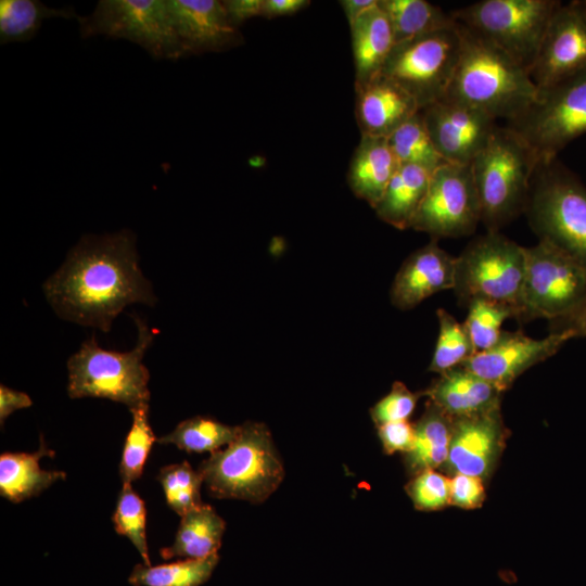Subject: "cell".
Returning <instances> with one entry per match:
<instances>
[{"label": "cell", "mask_w": 586, "mask_h": 586, "mask_svg": "<svg viewBox=\"0 0 586 586\" xmlns=\"http://www.w3.org/2000/svg\"><path fill=\"white\" fill-rule=\"evenodd\" d=\"M433 144L445 163L469 165L498 127L488 114L443 99L420 110Z\"/></svg>", "instance_id": "14"}, {"label": "cell", "mask_w": 586, "mask_h": 586, "mask_svg": "<svg viewBox=\"0 0 586 586\" xmlns=\"http://www.w3.org/2000/svg\"><path fill=\"white\" fill-rule=\"evenodd\" d=\"M438 336L429 371L438 374L456 368L476 354L464 323L444 308L436 311Z\"/></svg>", "instance_id": "33"}, {"label": "cell", "mask_w": 586, "mask_h": 586, "mask_svg": "<svg viewBox=\"0 0 586 586\" xmlns=\"http://www.w3.org/2000/svg\"><path fill=\"white\" fill-rule=\"evenodd\" d=\"M432 173L417 165L400 164L374 207L378 217L399 230L411 228Z\"/></svg>", "instance_id": "24"}, {"label": "cell", "mask_w": 586, "mask_h": 586, "mask_svg": "<svg viewBox=\"0 0 586 586\" xmlns=\"http://www.w3.org/2000/svg\"><path fill=\"white\" fill-rule=\"evenodd\" d=\"M84 39L102 35L129 40L158 60H178L187 52L177 35L167 0H100L77 17Z\"/></svg>", "instance_id": "12"}, {"label": "cell", "mask_w": 586, "mask_h": 586, "mask_svg": "<svg viewBox=\"0 0 586 586\" xmlns=\"http://www.w3.org/2000/svg\"><path fill=\"white\" fill-rule=\"evenodd\" d=\"M526 266L518 320L565 319L586 304V267L546 242L525 247Z\"/></svg>", "instance_id": "10"}, {"label": "cell", "mask_w": 586, "mask_h": 586, "mask_svg": "<svg viewBox=\"0 0 586 586\" xmlns=\"http://www.w3.org/2000/svg\"><path fill=\"white\" fill-rule=\"evenodd\" d=\"M219 561L218 553L161 565H135L128 577L133 586H200L208 581Z\"/></svg>", "instance_id": "30"}, {"label": "cell", "mask_w": 586, "mask_h": 586, "mask_svg": "<svg viewBox=\"0 0 586 586\" xmlns=\"http://www.w3.org/2000/svg\"><path fill=\"white\" fill-rule=\"evenodd\" d=\"M524 214L538 241L586 267V186L557 158L536 165Z\"/></svg>", "instance_id": "6"}, {"label": "cell", "mask_w": 586, "mask_h": 586, "mask_svg": "<svg viewBox=\"0 0 586 586\" xmlns=\"http://www.w3.org/2000/svg\"><path fill=\"white\" fill-rule=\"evenodd\" d=\"M525 266V246L499 231H487L456 257L454 291L466 305L473 300L505 304L514 310L517 319Z\"/></svg>", "instance_id": "7"}, {"label": "cell", "mask_w": 586, "mask_h": 586, "mask_svg": "<svg viewBox=\"0 0 586 586\" xmlns=\"http://www.w3.org/2000/svg\"><path fill=\"white\" fill-rule=\"evenodd\" d=\"M198 471L216 498L265 501L284 477V468L265 423L247 421L237 437L204 460Z\"/></svg>", "instance_id": "3"}, {"label": "cell", "mask_w": 586, "mask_h": 586, "mask_svg": "<svg viewBox=\"0 0 586 586\" xmlns=\"http://www.w3.org/2000/svg\"><path fill=\"white\" fill-rule=\"evenodd\" d=\"M43 291L60 317L103 332L126 306L156 302L138 265L136 235L125 229L81 238Z\"/></svg>", "instance_id": "1"}, {"label": "cell", "mask_w": 586, "mask_h": 586, "mask_svg": "<svg viewBox=\"0 0 586 586\" xmlns=\"http://www.w3.org/2000/svg\"><path fill=\"white\" fill-rule=\"evenodd\" d=\"M378 436L383 450L387 455L400 451L408 453L415 440V426L408 420L384 423L379 426Z\"/></svg>", "instance_id": "41"}, {"label": "cell", "mask_w": 586, "mask_h": 586, "mask_svg": "<svg viewBox=\"0 0 586 586\" xmlns=\"http://www.w3.org/2000/svg\"><path fill=\"white\" fill-rule=\"evenodd\" d=\"M421 396H423L422 392L413 393L404 383L396 381L390 393L370 409L371 419L377 426L407 421Z\"/></svg>", "instance_id": "39"}, {"label": "cell", "mask_w": 586, "mask_h": 586, "mask_svg": "<svg viewBox=\"0 0 586 586\" xmlns=\"http://www.w3.org/2000/svg\"><path fill=\"white\" fill-rule=\"evenodd\" d=\"M240 425H228L214 418L195 416L181 421L168 434L157 438L161 444H174L187 453H214L229 445Z\"/></svg>", "instance_id": "31"}, {"label": "cell", "mask_w": 586, "mask_h": 586, "mask_svg": "<svg viewBox=\"0 0 586 586\" xmlns=\"http://www.w3.org/2000/svg\"><path fill=\"white\" fill-rule=\"evenodd\" d=\"M455 271L456 257L432 239L402 264L390 290L391 303L400 310H409L433 294L454 290Z\"/></svg>", "instance_id": "19"}, {"label": "cell", "mask_w": 586, "mask_h": 586, "mask_svg": "<svg viewBox=\"0 0 586 586\" xmlns=\"http://www.w3.org/2000/svg\"><path fill=\"white\" fill-rule=\"evenodd\" d=\"M458 26L461 52L445 99L495 119H514L537 98L528 72L487 39L460 23Z\"/></svg>", "instance_id": "2"}, {"label": "cell", "mask_w": 586, "mask_h": 586, "mask_svg": "<svg viewBox=\"0 0 586 586\" xmlns=\"http://www.w3.org/2000/svg\"><path fill=\"white\" fill-rule=\"evenodd\" d=\"M225 528L226 523L215 509L202 504L181 515L175 542L163 548L161 555L164 559H201L218 553Z\"/></svg>", "instance_id": "27"}, {"label": "cell", "mask_w": 586, "mask_h": 586, "mask_svg": "<svg viewBox=\"0 0 586 586\" xmlns=\"http://www.w3.org/2000/svg\"><path fill=\"white\" fill-rule=\"evenodd\" d=\"M509 433L500 406L480 413L453 418L445 471L451 475L461 473L485 480L499 459Z\"/></svg>", "instance_id": "17"}, {"label": "cell", "mask_w": 586, "mask_h": 586, "mask_svg": "<svg viewBox=\"0 0 586 586\" xmlns=\"http://www.w3.org/2000/svg\"><path fill=\"white\" fill-rule=\"evenodd\" d=\"M573 337L575 334L572 330L551 332L544 339H533L522 330L502 331L492 347L474 354L460 366L502 393L520 374L553 356Z\"/></svg>", "instance_id": "15"}, {"label": "cell", "mask_w": 586, "mask_h": 586, "mask_svg": "<svg viewBox=\"0 0 586 586\" xmlns=\"http://www.w3.org/2000/svg\"><path fill=\"white\" fill-rule=\"evenodd\" d=\"M222 3L237 27L252 17L263 16L264 0H225Z\"/></svg>", "instance_id": "42"}, {"label": "cell", "mask_w": 586, "mask_h": 586, "mask_svg": "<svg viewBox=\"0 0 586 586\" xmlns=\"http://www.w3.org/2000/svg\"><path fill=\"white\" fill-rule=\"evenodd\" d=\"M560 4L557 0H481L450 14L530 73L549 22Z\"/></svg>", "instance_id": "8"}, {"label": "cell", "mask_w": 586, "mask_h": 586, "mask_svg": "<svg viewBox=\"0 0 586 586\" xmlns=\"http://www.w3.org/2000/svg\"><path fill=\"white\" fill-rule=\"evenodd\" d=\"M399 165L387 138L361 136L349 163L347 183L374 209Z\"/></svg>", "instance_id": "22"}, {"label": "cell", "mask_w": 586, "mask_h": 586, "mask_svg": "<svg viewBox=\"0 0 586 586\" xmlns=\"http://www.w3.org/2000/svg\"><path fill=\"white\" fill-rule=\"evenodd\" d=\"M349 27L355 86H359L381 74L395 42L390 22L378 3Z\"/></svg>", "instance_id": "23"}, {"label": "cell", "mask_w": 586, "mask_h": 586, "mask_svg": "<svg viewBox=\"0 0 586 586\" xmlns=\"http://www.w3.org/2000/svg\"><path fill=\"white\" fill-rule=\"evenodd\" d=\"M167 505L180 517L201 506L202 475L188 461L162 468L157 475Z\"/></svg>", "instance_id": "35"}, {"label": "cell", "mask_w": 586, "mask_h": 586, "mask_svg": "<svg viewBox=\"0 0 586 586\" xmlns=\"http://www.w3.org/2000/svg\"><path fill=\"white\" fill-rule=\"evenodd\" d=\"M461 52L458 23L395 43L381 74L413 97L420 110L446 98Z\"/></svg>", "instance_id": "11"}, {"label": "cell", "mask_w": 586, "mask_h": 586, "mask_svg": "<svg viewBox=\"0 0 586 586\" xmlns=\"http://www.w3.org/2000/svg\"><path fill=\"white\" fill-rule=\"evenodd\" d=\"M482 220L471 164L445 163L431 176L411 228L432 239L472 234Z\"/></svg>", "instance_id": "13"}, {"label": "cell", "mask_w": 586, "mask_h": 586, "mask_svg": "<svg viewBox=\"0 0 586 586\" xmlns=\"http://www.w3.org/2000/svg\"><path fill=\"white\" fill-rule=\"evenodd\" d=\"M423 395L450 418L480 413L500 406L501 392L462 366L440 374Z\"/></svg>", "instance_id": "21"}, {"label": "cell", "mask_w": 586, "mask_h": 586, "mask_svg": "<svg viewBox=\"0 0 586 586\" xmlns=\"http://www.w3.org/2000/svg\"><path fill=\"white\" fill-rule=\"evenodd\" d=\"M355 93L361 136L387 138L420 111L413 97L383 74L355 86Z\"/></svg>", "instance_id": "20"}, {"label": "cell", "mask_w": 586, "mask_h": 586, "mask_svg": "<svg viewBox=\"0 0 586 586\" xmlns=\"http://www.w3.org/2000/svg\"><path fill=\"white\" fill-rule=\"evenodd\" d=\"M406 492L420 511H436L450 505V479L435 470L413 475Z\"/></svg>", "instance_id": "38"}, {"label": "cell", "mask_w": 586, "mask_h": 586, "mask_svg": "<svg viewBox=\"0 0 586 586\" xmlns=\"http://www.w3.org/2000/svg\"><path fill=\"white\" fill-rule=\"evenodd\" d=\"M339 3L345 13L348 24L352 25L366 11L377 5L378 0H341Z\"/></svg>", "instance_id": "46"}, {"label": "cell", "mask_w": 586, "mask_h": 586, "mask_svg": "<svg viewBox=\"0 0 586 586\" xmlns=\"http://www.w3.org/2000/svg\"><path fill=\"white\" fill-rule=\"evenodd\" d=\"M378 4L390 22L395 43L456 23L450 13L425 0H378Z\"/></svg>", "instance_id": "28"}, {"label": "cell", "mask_w": 586, "mask_h": 586, "mask_svg": "<svg viewBox=\"0 0 586 586\" xmlns=\"http://www.w3.org/2000/svg\"><path fill=\"white\" fill-rule=\"evenodd\" d=\"M132 424L126 436L119 475L123 483L131 484L143 472L148 455L156 441L149 423V404L130 409Z\"/></svg>", "instance_id": "34"}, {"label": "cell", "mask_w": 586, "mask_h": 586, "mask_svg": "<svg viewBox=\"0 0 586 586\" xmlns=\"http://www.w3.org/2000/svg\"><path fill=\"white\" fill-rule=\"evenodd\" d=\"M387 141L399 164H410L434 171L445 164L429 135L421 111L397 128Z\"/></svg>", "instance_id": "32"}, {"label": "cell", "mask_w": 586, "mask_h": 586, "mask_svg": "<svg viewBox=\"0 0 586 586\" xmlns=\"http://www.w3.org/2000/svg\"><path fill=\"white\" fill-rule=\"evenodd\" d=\"M133 321L138 337L131 351L104 349L91 336L69 357L67 393L71 398H107L123 403L129 409L149 404L150 373L142 359L155 331L138 316H133Z\"/></svg>", "instance_id": "5"}, {"label": "cell", "mask_w": 586, "mask_h": 586, "mask_svg": "<svg viewBox=\"0 0 586 586\" xmlns=\"http://www.w3.org/2000/svg\"><path fill=\"white\" fill-rule=\"evenodd\" d=\"M551 332L572 330L577 336H586V304L572 316L550 322Z\"/></svg>", "instance_id": "45"}, {"label": "cell", "mask_w": 586, "mask_h": 586, "mask_svg": "<svg viewBox=\"0 0 586 586\" xmlns=\"http://www.w3.org/2000/svg\"><path fill=\"white\" fill-rule=\"evenodd\" d=\"M51 17L76 18L72 7L50 8L38 0L0 1V42H24L34 38L42 22Z\"/></svg>", "instance_id": "29"}, {"label": "cell", "mask_w": 586, "mask_h": 586, "mask_svg": "<svg viewBox=\"0 0 586 586\" xmlns=\"http://www.w3.org/2000/svg\"><path fill=\"white\" fill-rule=\"evenodd\" d=\"M586 69V17L577 1L560 4L542 40L530 77L538 90Z\"/></svg>", "instance_id": "16"}, {"label": "cell", "mask_w": 586, "mask_h": 586, "mask_svg": "<svg viewBox=\"0 0 586 586\" xmlns=\"http://www.w3.org/2000/svg\"><path fill=\"white\" fill-rule=\"evenodd\" d=\"M145 515L144 501L131 488V484L123 483L112 518L115 531L130 539L140 553L143 564L150 566L152 564L146 543Z\"/></svg>", "instance_id": "37"}, {"label": "cell", "mask_w": 586, "mask_h": 586, "mask_svg": "<svg viewBox=\"0 0 586 586\" xmlns=\"http://www.w3.org/2000/svg\"><path fill=\"white\" fill-rule=\"evenodd\" d=\"M506 126L530 148L537 164L557 158L586 133V69L538 90L532 105Z\"/></svg>", "instance_id": "9"}, {"label": "cell", "mask_w": 586, "mask_h": 586, "mask_svg": "<svg viewBox=\"0 0 586 586\" xmlns=\"http://www.w3.org/2000/svg\"><path fill=\"white\" fill-rule=\"evenodd\" d=\"M310 4L308 0H264L263 17L293 15Z\"/></svg>", "instance_id": "44"}, {"label": "cell", "mask_w": 586, "mask_h": 586, "mask_svg": "<svg viewBox=\"0 0 586 586\" xmlns=\"http://www.w3.org/2000/svg\"><path fill=\"white\" fill-rule=\"evenodd\" d=\"M577 3L583 12V14L586 17V0H577Z\"/></svg>", "instance_id": "47"}, {"label": "cell", "mask_w": 586, "mask_h": 586, "mask_svg": "<svg viewBox=\"0 0 586 586\" xmlns=\"http://www.w3.org/2000/svg\"><path fill=\"white\" fill-rule=\"evenodd\" d=\"M485 499L483 480L467 474H455L450 479V505L462 509L480 508Z\"/></svg>", "instance_id": "40"}, {"label": "cell", "mask_w": 586, "mask_h": 586, "mask_svg": "<svg viewBox=\"0 0 586 586\" xmlns=\"http://www.w3.org/2000/svg\"><path fill=\"white\" fill-rule=\"evenodd\" d=\"M537 161L524 141L498 126L474 157L471 170L487 231H499L525 212Z\"/></svg>", "instance_id": "4"}, {"label": "cell", "mask_w": 586, "mask_h": 586, "mask_svg": "<svg viewBox=\"0 0 586 586\" xmlns=\"http://www.w3.org/2000/svg\"><path fill=\"white\" fill-rule=\"evenodd\" d=\"M33 404L30 397L23 392L12 390L3 384L0 385V422L15 410L30 407Z\"/></svg>", "instance_id": "43"}, {"label": "cell", "mask_w": 586, "mask_h": 586, "mask_svg": "<svg viewBox=\"0 0 586 586\" xmlns=\"http://www.w3.org/2000/svg\"><path fill=\"white\" fill-rule=\"evenodd\" d=\"M187 55L221 52L241 46L243 35L219 0H167Z\"/></svg>", "instance_id": "18"}, {"label": "cell", "mask_w": 586, "mask_h": 586, "mask_svg": "<svg viewBox=\"0 0 586 586\" xmlns=\"http://www.w3.org/2000/svg\"><path fill=\"white\" fill-rule=\"evenodd\" d=\"M413 426L412 447L404 454L407 471L416 475L444 467L449 454L453 418L428 400L423 415Z\"/></svg>", "instance_id": "26"}, {"label": "cell", "mask_w": 586, "mask_h": 586, "mask_svg": "<svg viewBox=\"0 0 586 586\" xmlns=\"http://www.w3.org/2000/svg\"><path fill=\"white\" fill-rule=\"evenodd\" d=\"M43 456H53L44 446L41 436L36 453H4L0 456V494L12 502H20L38 495L58 480H64L62 471H44L39 461Z\"/></svg>", "instance_id": "25"}, {"label": "cell", "mask_w": 586, "mask_h": 586, "mask_svg": "<svg viewBox=\"0 0 586 586\" xmlns=\"http://www.w3.org/2000/svg\"><path fill=\"white\" fill-rule=\"evenodd\" d=\"M467 306L468 315L463 323L476 353L492 347L502 333L504 321L515 318L514 310L500 303L473 300Z\"/></svg>", "instance_id": "36"}]
</instances>
